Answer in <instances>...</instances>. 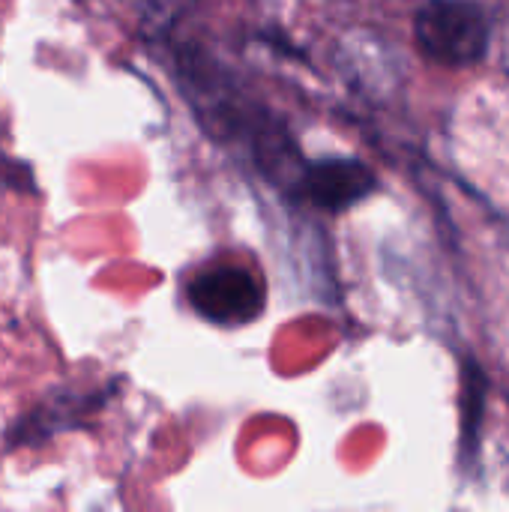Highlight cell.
<instances>
[{
	"mask_svg": "<svg viewBox=\"0 0 509 512\" xmlns=\"http://www.w3.org/2000/svg\"><path fill=\"white\" fill-rule=\"evenodd\" d=\"M108 399V390L102 393H54L45 396L42 402H36L33 411H27L9 432V444L12 447H24V444H45L60 432H72L78 426H84V420L102 408V402Z\"/></svg>",
	"mask_w": 509,
	"mask_h": 512,
	"instance_id": "4",
	"label": "cell"
},
{
	"mask_svg": "<svg viewBox=\"0 0 509 512\" xmlns=\"http://www.w3.org/2000/svg\"><path fill=\"white\" fill-rule=\"evenodd\" d=\"M186 300L204 321L219 327H240L261 318L267 291L252 267L222 258L198 267L189 276Z\"/></svg>",
	"mask_w": 509,
	"mask_h": 512,
	"instance_id": "2",
	"label": "cell"
},
{
	"mask_svg": "<svg viewBox=\"0 0 509 512\" xmlns=\"http://www.w3.org/2000/svg\"><path fill=\"white\" fill-rule=\"evenodd\" d=\"M297 189L324 213H345L378 189L375 171L363 159H315Z\"/></svg>",
	"mask_w": 509,
	"mask_h": 512,
	"instance_id": "3",
	"label": "cell"
},
{
	"mask_svg": "<svg viewBox=\"0 0 509 512\" xmlns=\"http://www.w3.org/2000/svg\"><path fill=\"white\" fill-rule=\"evenodd\" d=\"M492 21L477 0H426L414 12V42L438 66L465 69L489 54Z\"/></svg>",
	"mask_w": 509,
	"mask_h": 512,
	"instance_id": "1",
	"label": "cell"
}]
</instances>
